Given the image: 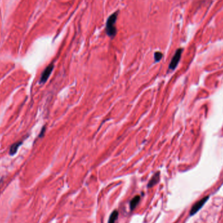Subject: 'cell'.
Segmentation results:
<instances>
[{"label": "cell", "mask_w": 223, "mask_h": 223, "mask_svg": "<svg viewBox=\"0 0 223 223\" xmlns=\"http://www.w3.org/2000/svg\"><path fill=\"white\" fill-rule=\"evenodd\" d=\"M118 11L115 12L108 17L106 24V32L108 37L114 38L117 33V29L115 24L118 17Z\"/></svg>", "instance_id": "1"}, {"label": "cell", "mask_w": 223, "mask_h": 223, "mask_svg": "<svg viewBox=\"0 0 223 223\" xmlns=\"http://www.w3.org/2000/svg\"><path fill=\"white\" fill-rule=\"evenodd\" d=\"M182 52H183V49H182V48H179V49L176 52V53L175 54H174V56H173L172 60H171V62L170 63V65H169L170 69L174 70L176 69V67L177 66V65H178L181 56H182Z\"/></svg>", "instance_id": "2"}, {"label": "cell", "mask_w": 223, "mask_h": 223, "mask_svg": "<svg viewBox=\"0 0 223 223\" xmlns=\"http://www.w3.org/2000/svg\"><path fill=\"white\" fill-rule=\"evenodd\" d=\"M209 199V196H206L205 198H203L201 199L200 201L197 202L196 203L194 204V206L192 207L191 210L190 211V215H194L196 213V212H198L199 210L201 209L202 207L205 204V203L206 202L207 200Z\"/></svg>", "instance_id": "3"}, {"label": "cell", "mask_w": 223, "mask_h": 223, "mask_svg": "<svg viewBox=\"0 0 223 223\" xmlns=\"http://www.w3.org/2000/svg\"><path fill=\"white\" fill-rule=\"evenodd\" d=\"M54 69V65L53 64H50L48 65L45 70H44V72L42 74L41 78L40 80V82L41 84H44L47 81L48 78H49L50 75L51 74L52 72Z\"/></svg>", "instance_id": "4"}, {"label": "cell", "mask_w": 223, "mask_h": 223, "mask_svg": "<svg viewBox=\"0 0 223 223\" xmlns=\"http://www.w3.org/2000/svg\"><path fill=\"white\" fill-rule=\"evenodd\" d=\"M159 179H160V172H158L155 174L154 176L152 177V178L150 179V182H149L147 185V187H149V188H150V187H152L153 186L155 185L156 184L159 182Z\"/></svg>", "instance_id": "5"}, {"label": "cell", "mask_w": 223, "mask_h": 223, "mask_svg": "<svg viewBox=\"0 0 223 223\" xmlns=\"http://www.w3.org/2000/svg\"><path fill=\"white\" fill-rule=\"evenodd\" d=\"M140 201V196H136L132 198L130 202V208L131 210L134 209V208L138 204V203Z\"/></svg>", "instance_id": "6"}, {"label": "cell", "mask_w": 223, "mask_h": 223, "mask_svg": "<svg viewBox=\"0 0 223 223\" xmlns=\"http://www.w3.org/2000/svg\"><path fill=\"white\" fill-rule=\"evenodd\" d=\"M118 212L115 210V211H114L111 213L110 216L108 223H115L116 220L118 219Z\"/></svg>", "instance_id": "7"}, {"label": "cell", "mask_w": 223, "mask_h": 223, "mask_svg": "<svg viewBox=\"0 0 223 223\" xmlns=\"http://www.w3.org/2000/svg\"><path fill=\"white\" fill-rule=\"evenodd\" d=\"M21 144H22V142H17V143H15V144L12 145L11 147L10 152H9V153H10V155H15L16 153H17V151L18 150L19 146H20Z\"/></svg>", "instance_id": "8"}, {"label": "cell", "mask_w": 223, "mask_h": 223, "mask_svg": "<svg viewBox=\"0 0 223 223\" xmlns=\"http://www.w3.org/2000/svg\"><path fill=\"white\" fill-rule=\"evenodd\" d=\"M163 56V54L160 52H157L155 53L154 59H155V62H158V61H159L161 59H162Z\"/></svg>", "instance_id": "9"}]
</instances>
